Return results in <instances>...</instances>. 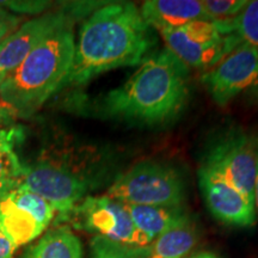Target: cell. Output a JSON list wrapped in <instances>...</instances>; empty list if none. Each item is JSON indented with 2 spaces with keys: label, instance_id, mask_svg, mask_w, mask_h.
Listing matches in <instances>:
<instances>
[{
  "label": "cell",
  "instance_id": "6da1fadb",
  "mask_svg": "<svg viewBox=\"0 0 258 258\" xmlns=\"http://www.w3.org/2000/svg\"><path fill=\"white\" fill-rule=\"evenodd\" d=\"M152 28L132 3L101 6L84 22L69 76L61 89L80 86L120 67L141 62L154 46Z\"/></svg>",
  "mask_w": 258,
  "mask_h": 258
},
{
  "label": "cell",
  "instance_id": "7a4b0ae2",
  "mask_svg": "<svg viewBox=\"0 0 258 258\" xmlns=\"http://www.w3.org/2000/svg\"><path fill=\"white\" fill-rule=\"evenodd\" d=\"M189 99V67L170 50L150 54L128 80L96 102L99 115L137 124L175 120Z\"/></svg>",
  "mask_w": 258,
  "mask_h": 258
},
{
  "label": "cell",
  "instance_id": "3957f363",
  "mask_svg": "<svg viewBox=\"0 0 258 258\" xmlns=\"http://www.w3.org/2000/svg\"><path fill=\"white\" fill-rule=\"evenodd\" d=\"M73 24L51 32L0 84V97L17 118H29L60 91L74 59Z\"/></svg>",
  "mask_w": 258,
  "mask_h": 258
},
{
  "label": "cell",
  "instance_id": "277c9868",
  "mask_svg": "<svg viewBox=\"0 0 258 258\" xmlns=\"http://www.w3.org/2000/svg\"><path fill=\"white\" fill-rule=\"evenodd\" d=\"M106 196L123 205L183 207L185 184L176 169L147 160L135 164L118 176Z\"/></svg>",
  "mask_w": 258,
  "mask_h": 258
},
{
  "label": "cell",
  "instance_id": "5b68a950",
  "mask_svg": "<svg viewBox=\"0 0 258 258\" xmlns=\"http://www.w3.org/2000/svg\"><path fill=\"white\" fill-rule=\"evenodd\" d=\"M170 50L185 66L209 70L240 44L230 21L198 19L159 31Z\"/></svg>",
  "mask_w": 258,
  "mask_h": 258
},
{
  "label": "cell",
  "instance_id": "8992f818",
  "mask_svg": "<svg viewBox=\"0 0 258 258\" xmlns=\"http://www.w3.org/2000/svg\"><path fill=\"white\" fill-rule=\"evenodd\" d=\"M74 227L125 246L145 249L152 241L139 231L123 203L109 196H86L66 219Z\"/></svg>",
  "mask_w": 258,
  "mask_h": 258
},
{
  "label": "cell",
  "instance_id": "52a82bcc",
  "mask_svg": "<svg viewBox=\"0 0 258 258\" xmlns=\"http://www.w3.org/2000/svg\"><path fill=\"white\" fill-rule=\"evenodd\" d=\"M19 188L27 189L53 206L57 213V222L66 221L70 213L85 199L90 183L70 167H63L49 161H38L32 165H23L18 178Z\"/></svg>",
  "mask_w": 258,
  "mask_h": 258
},
{
  "label": "cell",
  "instance_id": "ba28073f",
  "mask_svg": "<svg viewBox=\"0 0 258 258\" xmlns=\"http://www.w3.org/2000/svg\"><path fill=\"white\" fill-rule=\"evenodd\" d=\"M91 5L88 3L67 5L50 11L22 24L17 30L0 42V84L21 64L42 41L57 29L73 24L74 19L86 14Z\"/></svg>",
  "mask_w": 258,
  "mask_h": 258
},
{
  "label": "cell",
  "instance_id": "9c48e42d",
  "mask_svg": "<svg viewBox=\"0 0 258 258\" xmlns=\"http://www.w3.org/2000/svg\"><path fill=\"white\" fill-rule=\"evenodd\" d=\"M202 165L214 170L254 205L258 147L250 138L231 134L220 139L209 148Z\"/></svg>",
  "mask_w": 258,
  "mask_h": 258
},
{
  "label": "cell",
  "instance_id": "30bf717a",
  "mask_svg": "<svg viewBox=\"0 0 258 258\" xmlns=\"http://www.w3.org/2000/svg\"><path fill=\"white\" fill-rule=\"evenodd\" d=\"M258 78V50L240 43L202 74L201 82L211 98L225 106Z\"/></svg>",
  "mask_w": 258,
  "mask_h": 258
},
{
  "label": "cell",
  "instance_id": "8fae6325",
  "mask_svg": "<svg viewBox=\"0 0 258 258\" xmlns=\"http://www.w3.org/2000/svg\"><path fill=\"white\" fill-rule=\"evenodd\" d=\"M199 184L208 209L219 221L237 227H252L256 224L253 203L211 167H200Z\"/></svg>",
  "mask_w": 258,
  "mask_h": 258
},
{
  "label": "cell",
  "instance_id": "7c38bea8",
  "mask_svg": "<svg viewBox=\"0 0 258 258\" xmlns=\"http://www.w3.org/2000/svg\"><path fill=\"white\" fill-rule=\"evenodd\" d=\"M139 11L144 21L158 32L207 19L202 2L198 0H148L143 3Z\"/></svg>",
  "mask_w": 258,
  "mask_h": 258
},
{
  "label": "cell",
  "instance_id": "4fadbf2b",
  "mask_svg": "<svg viewBox=\"0 0 258 258\" xmlns=\"http://www.w3.org/2000/svg\"><path fill=\"white\" fill-rule=\"evenodd\" d=\"M200 239L198 224L188 214L143 249L144 258H186Z\"/></svg>",
  "mask_w": 258,
  "mask_h": 258
},
{
  "label": "cell",
  "instance_id": "5bb4252c",
  "mask_svg": "<svg viewBox=\"0 0 258 258\" xmlns=\"http://www.w3.org/2000/svg\"><path fill=\"white\" fill-rule=\"evenodd\" d=\"M46 230L30 213L18 207L9 196L0 202V233L17 247L31 243Z\"/></svg>",
  "mask_w": 258,
  "mask_h": 258
},
{
  "label": "cell",
  "instance_id": "9a60e30c",
  "mask_svg": "<svg viewBox=\"0 0 258 258\" xmlns=\"http://www.w3.org/2000/svg\"><path fill=\"white\" fill-rule=\"evenodd\" d=\"M21 258H83V246L70 227L57 226L28 246Z\"/></svg>",
  "mask_w": 258,
  "mask_h": 258
},
{
  "label": "cell",
  "instance_id": "2e32d148",
  "mask_svg": "<svg viewBox=\"0 0 258 258\" xmlns=\"http://www.w3.org/2000/svg\"><path fill=\"white\" fill-rule=\"evenodd\" d=\"M129 217L139 231L153 241L158 235L170 230L184 219L188 213L184 207H153V206L124 205Z\"/></svg>",
  "mask_w": 258,
  "mask_h": 258
},
{
  "label": "cell",
  "instance_id": "e0dca14e",
  "mask_svg": "<svg viewBox=\"0 0 258 258\" xmlns=\"http://www.w3.org/2000/svg\"><path fill=\"white\" fill-rule=\"evenodd\" d=\"M9 198L18 207L30 213L44 228H47L50 225V222L55 219L56 212L53 208V206L37 194L18 186L17 189L9 194Z\"/></svg>",
  "mask_w": 258,
  "mask_h": 258
},
{
  "label": "cell",
  "instance_id": "ac0fdd59",
  "mask_svg": "<svg viewBox=\"0 0 258 258\" xmlns=\"http://www.w3.org/2000/svg\"><path fill=\"white\" fill-rule=\"evenodd\" d=\"M232 23L240 43L258 50V0L247 2L240 14L232 19Z\"/></svg>",
  "mask_w": 258,
  "mask_h": 258
},
{
  "label": "cell",
  "instance_id": "d6986e66",
  "mask_svg": "<svg viewBox=\"0 0 258 258\" xmlns=\"http://www.w3.org/2000/svg\"><path fill=\"white\" fill-rule=\"evenodd\" d=\"M90 250L91 258H144L143 249L125 246L103 237H93Z\"/></svg>",
  "mask_w": 258,
  "mask_h": 258
},
{
  "label": "cell",
  "instance_id": "ffe728a7",
  "mask_svg": "<svg viewBox=\"0 0 258 258\" xmlns=\"http://www.w3.org/2000/svg\"><path fill=\"white\" fill-rule=\"evenodd\" d=\"M249 0H205L202 8L211 21H230L237 17Z\"/></svg>",
  "mask_w": 258,
  "mask_h": 258
},
{
  "label": "cell",
  "instance_id": "44dd1931",
  "mask_svg": "<svg viewBox=\"0 0 258 258\" xmlns=\"http://www.w3.org/2000/svg\"><path fill=\"white\" fill-rule=\"evenodd\" d=\"M24 140V127L14 115H0V148H12Z\"/></svg>",
  "mask_w": 258,
  "mask_h": 258
},
{
  "label": "cell",
  "instance_id": "7402d4cb",
  "mask_svg": "<svg viewBox=\"0 0 258 258\" xmlns=\"http://www.w3.org/2000/svg\"><path fill=\"white\" fill-rule=\"evenodd\" d=\"M23 165L12 148H0V179H18Z\"/></svg>",
  "mask_w": 258,
  "mask_h": 258
},
{
  "label": "cell",
  "instance_id": "603a6c76",
  "mask_svg": "<svg viewBox=\"0 0 258 258\" xmlns=\"http://www.w3.org/2000/svg\"><path fill=\"white\" fill-rule=\"evenodd\" d=\"M0 5L3 8L11 9L15 15H37L50 6L48 2H0Z\"/></svg>",
  "mask_w": 258,
  "mask_h": 258
},
{
  "label": "cell",
  "instance_id": "cb8c5ba5",
  "mask_svg": "<svg viewBox=\"0 0 258 258\" xmlns=\"http://www.w3.org/2000/svg\"><path fill=\"white\" fill-rule=\"evenodd\" d=\"M21 23V17L9 12L5 8L0 5V42L5 40L9 35L17 30Z\"/></svg>",
  "mask_w": 258,
  "mask_h": 258
},
{
  "label": "cell",
  "instance_id": "d4e9b609",
  "mask_svg": "<svg viewBox=\"0 0 258 258\" xmlns=\"http://www.w3.org/2000/svg\"><path fill=\"white\" fill-rule=\"evenodd\" d=\"M18 247L0 233V258H14Z\"/></svg>",
  "mask_w": 258,
  "mask_h": 258
},
{
  "label": "cell",
  "instance_id": "484cf974",
  "mask_svg": "<svg viewBox=\"0 0 258 258\" xmlns=\"http://www.w3.org/2000/svg\"><path fill=\"white\" fill-rule=\"evenodd\" d=\"M19 186L18 179H0V202Z\"/></svg>",
  "mask_w": 258,
  "mask_h": 258
},
{
  "label": "cell",
  "instance_id": "4316f807",
  "mask_svg": "<svg viewBox=\"0 0 258 258\" xmlns=\"http://www.w3.org/2000/svg\"><path fill=\"white\" fill-rule=\"evenodd\" d=\"M0 115H14L16 116L15 111L12 110V108L10 106L9 104H6V103L3 101V98L0 97ZM17 117V116H16Z\"/></svg>",
  "mask_w": 258,
  "mask_h": 258
},
{
  "label": "cell",
  "instance_id": "83f0119b",
  "mask_svg": "<svg viewBox=\"0 0 258 258\" xmlns=\"http://www.w3.org/2000/svg\"><path fill=\"white\" fill-rule=\"evenodd\" d=\"M253 202H254V209H257V213H258V166H257V175H256V180H254Z\"/></svg>",
  "mask_w": 258,
  "mask_h": 258
},
{
  "label": "cell",
  "instance_id": "f1b7e54d",
  "mask_svg": "<svg viewBox=\"0 0 258 258\" xmlns=\"http://www.w3.org/2000/svg\"><path fill=\"white\" fill-rule=\"evenodd\" d=\"M186 258H219V257L215 256V254L212 252H200V253L192 254V256H189Z\"/></svg>",
  "mask_w": 258,
  "mask_h": 258
},
{
  "label": "cell",
  "instance_id": "f546056e",
  "mask_svg": "<svg viewBox=\"0 0 258 258\" xmlns=\"http://www.w3.org/2000/svg\"><path fill=\"white\" fill-rule=\"evenodd\" d=\"M253 93L254 95H256V97L258 98V78L256 79V82L253 83Z\"/></svg>",
  "mask_w": 258,
  "mask_h": 258
}]
</instances>
